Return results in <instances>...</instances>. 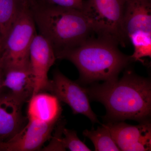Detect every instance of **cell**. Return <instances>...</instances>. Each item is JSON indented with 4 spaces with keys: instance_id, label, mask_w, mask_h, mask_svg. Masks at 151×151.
I'll return each mask as SVG.
<instances>
[{
    "instance_id": "obj_1",
    "label": "cell",
    "mask_w": 151,
    "mask_h": 151,
    "mask_svg": "<svg viewBox=\"0 0 151 151\" xmlns=\"http://www.w3.org/2000/svg\"><path fill=\"white\" fill-rule=\"evenodd\" d=\"M89 100L102 103L108 122L132 120L150 122L151 114V83L148 78L128 70L122 78L96 82L86 88Z\"/></svg>"
},
{
    "instance_id": "obj_2",
    "label": "cell",
    "mask_w": 151,
    "mask_h": 151,
    "mask_svg": "<svg viewBox=\"0 0 151 151\" xmlns=\"http://www.w3.org/2000/svg\"><path fill=\"white\" fill-rule=\"evenodd\" d=\"M117 45L103 38H89L60 52L56 59L68 60L76 66L80 75L78 82L81 85L111 81L118 78L119 73L132 61Z\"/></svg>"
},
{
    "instance_id": "obj_3",
    "label": "cell",
    "mask_w": 151,
    "mask_h": 151,
    "mask_svg": "<svg viewBox=\"0 0 151 151\" xmlns=\"http://www.w3.org/2000/svg\"><path fill=\"white\" fill-rule=\"evenodd\" d=\"M30 9L40 35L50 44L55 56L80 44L93 32L81 10L36 2Z\"/></svg>"
},
{
    "instance_id": "obj_4",
    "label": "cell",
    "mask_w": 151,
    "mask_h": 151,
    "mask_svg": "<svg viewBox=\"0 0 151 151\" xmlns=\"http://www.w3.org/2000/svg\"><path fill=\"white\" fill-rule=\"evenodd\" d=\"M128 1L87 0L81 11L99 37L123 46L126 41L122 25Z\"/></svg>"
},
{
    "instance_id": "obj_5",
    "label": "cell",
    "mask_w": 151,
    "mask_h": 151,
    "mask_svg": "<svg viewBox=\"0 0 151 151\" xmlns=\"http://www.w3.org/2000/svg\"><path fill=\"white\" fill-rule=\"evenodd\" d=\"M37 34L30 5L22 12L4 42L2 58L4 70L29 67L30 49Z\"/></svg>"
},
{
    "instance_id": "obj_6",
    "label": "cell",
    "mask_w": 151,
    "mask_h": 151,
    "mask_svg": "<svg viewBox=\"0 0 151 151\" xmlns=\"http://www.w3.org/2000/svg\"><path fill=\"white\" fill-rule=\"evenodd\" d=\"M47 91L51 92L60 102L69 106L73 114H82L93 124H100L91 108L86 88L77 81L70 80L59 70H56L53 73L52 79L50 80Z\"/></svg>"
},
{
    "instance_id": "obj_7",
    "label": "cell",
    "mask_w": 151,
    "mask_h": 151,
    "mask_svg": "<svg viewBox=\"0 0 151 151\" xmlns=\"http://www.w3.org/2000/svg\"><path fill=\"white\" fill-rule=\"evenodd\" d=\"M120 150L150 151L151 126L150 122L136 126L124 122L105 124Z\"/></svg>"
},
{
    "instance_id": "obj_8",
    "label": "cell",
    "mask_w": 151,
    "mask_h": 151,
    "mask_svg": "<svg viewBox=\"0 0 151 151\" xmlns=\"http://www.w3.org/2000/svg\"><path fill=\"white\" fill-rule=\"evenodd\" d=\"M56 59L50 44L42 36L37 34L33 40L30 49V67L35 84L33 95L48 90L49 70Z\"/></svg>"
},
{
    "instance_id": "obj_9",
    "label": "cell",
    "mask_w": 151,
    "mask_h": 151,
    "mask_svg": "<svg viewBox=\"0 0 151 151\" xmlns=\"http://www.w3.org/2000/svg\"><path fill=\"white\" fill-rule=\"evenodd\" d=\"M55 126L28 120L18 133L0 143V151L39 150L51 137Z\"/></svg>"
},
{
    "instance_id": "obj_10",
    "label": "cell",
    "mask_w": 151,
    "mask_h": 151,
    "mask_svg": "<svg viewBox=\"0 0 151 151\" xmlns=\"http://www.w3.org/2000/svg\"><path fill=\"white\" fill-rule=\"evenodd\" d=\"M24 103L9 90L5 89L0 94V137L8 139L24 127L26 119L22 112Z\"/></svg>"
},
{
    "instance_id": "obj_11",
    "label": "cell",
    "mask_w": 151,
    "mask_h": 151,
    "mask_svg": "<svg viewBox=\"0 0 151 151\" xmlns=\"http://www.w3.org/2000/svg\"><path fill=\"white\" fill-rule=\"evenodd\" d=\"M27 119L47 124H55L61 113L59 100L52 94L40 92L33 95L28 101Z\"/></svg>"
},
{
    "instance_id": "obj_12",
    "label": "cell",
    "mask_w": 151,
    "mask_h": 151,
    "mask_svg": "<svg viewBox=\"0 0 151 151\" xmlns=\"http://www.w3.org/2000/svg\"><path fill=\"white\" fill-rule=\"evenodd\" d=\"M122 31L126 42L133 33L151 32V3L143 0H129L124 13Z\"/></svg>"
},
{
    "instance_id": "obj_13",
    "label": "cell",
    "mask_w": 151,
    "mask_h": 151,
    "mask_svg": "<svg viewBox=\"0 0 151 151\" xmlns=\"http://www.w3.org/2000/svg\"><path fill=\"white\" fill-rule=\"evenodd\" d=\"M4 73V88L24 103L28 101L35 86L30 67L7 69Z\"/></svg>"
},
{
    "instance_id": "obj_14",
    "label": "cell",
    "mask_w": 151,
    "mask_h": 151,
    "mask_svg": "<svg viewBox=\"0 0 151 151\" xmlns=\"http://www.w3.org/2000/svg\"><path fill=\"white\" fill-rule=\"evenodd\" d=\"M29 5L27 0H0V32L4 43L17 20Z\"/></svg>"
},
{
    "instance_id": "obj_15",
    "label": "cell",
    "mask_w": 151,
    "mask_h": 151,
    "mask_svg": "<svg viewBox=\"0 0 151 151\" xmlns=\"http://www.w3.org/2000/svg\"><path fill=\"white\" fill-rule=\"evenodd\" d=\"M83 135L92 141L95 151H121L105 124H102L96 130H85Z\"/></svg>"
},
{
    "instance_id": "obj_16",
    "label": "cell",
    "mask_w": 151,
    "mask_h": 151,
    "mask_svg": "<svg viewBox=\"0 0 151 151\" xmlns=\"http://www.w3.org/2000/svg\"><path fill=\"white\" fill-rule=\"evenodd\" d=\"M134 48L133 54L130 56L132 61H142V58H151V32H136L128 37Z\"/></svg>"
},
{
    "instance_id": "obj_17",
    "label": "cell",
    "mask_w": 151,
    "mask_h": 151,
    "mask_svg": "<svg viewBox=\"0 0 151 151\" xmlns=\"http://www.w3.org/2000/svg\"><path fill=\"white\" fill-rule=\"evenodd\" d=\"M61 144L65 150L68 149L71 151H90L89 148L80 140L77 135V132L68 129L63 127L62 130Z\"/></svg>"
},
{
    "instance_id": "obj_18",
    "label": "cell",
    "mask_w": 151,
    "mask_h": 151,
    "mask_svg": "<svg viewBox=\"0 0 151 151\" xmlns=\"http://www.w3.org/2000/svg\"><path fill=\"white\" fill-rule=\"evenodd\" d=\"M50 4L65 8L81 10L84 6V0H45Z\"/></svg>"
},
{
    "instance_id": "obj_19",
    "label": "cell",
    "mask_w": 151,
    "mask_h": 151,
    "mask_svg": "<svg viewBox=\"0 0 151 151\" xmlns=\"http://www.w3.org/2000/svg\"><path fill=\"white\" fill-rule=\"evenodd\" d=\"M63 125H60L58 127L54 137L51 142L46 147L44 148L45 151H65L62 144L61 139L62 136V130Z\"/></svg>"
},
{
    "instance_id": "obj_20",
    "label": "cell",
    "mask_w": 151,
    "mask_h": 151,
    "mask_svg": "<svg viewBox=\"0 0 151 151\" xmlns=\"http://www.w3.org/2000/svg\"><path fill=\"white\" fill-rule=\"evenodd\" d=\"M4 76V63H3L2 58L0 54V94L5 89L3 86Z\"/></svg>"
},
{
    "instance_id": "obj_21",
    "label": "cell",
    "mask_w": 151,
    "mask_h": 151,
    "mask_svg": "<svg viewBox=\"0 0 151 151\" xmlns=\"http://www.w3.org/2000/svg\"><path fill=\"white\" fill-rule=\"evenodd\" d=\"M3 45H4V42H3L2 37L1 35L0 32V53L2 51Z\"/></svg>"
},
{
    "instance_id": "obj_22",
    "label": "cell",
    "mask_w": 151,
    "mask_h": 151,
    "mask_svg": "<svg viewBox=\"0 0 151 151\" xmlns=\"http://www.w3.org/2000/svg\"><path fill=\"white\" fill-rule=\"evenodd\" d=\"M27 1L29 3L30 5L33 4L35 1V0H27Z\"/></svg>"
},
{
    "instance_id": "obj_23",
    "label": "cell",
    "mask_w": 151,
    "mask_h": 151,
    "mask_svg": "<svg viewBox=\"0 0 151 151\" xmlns=\"http://www.w3.org/2000/svg\"><path fill=\"white\" fill-rule=\"evenodd\" d=\"M5 140H6L5 138L3 137H0V143L3 141Z\"/></svg>"
},
{
    "instance_id": "obj_24",
    "label": "cell",
    "mask_w": 151,
    "mask_h": 151,
    "mask_svg": "<svg viewBox=\"0 0 151 151\" xmlns=\"http://www.w3.org/2000/svg\"><path fill=\"white\" fill-rule=\"evenodd\" d=\"M147 2L151 3V0H143Z\"/></svg>"
}]
</instances>
